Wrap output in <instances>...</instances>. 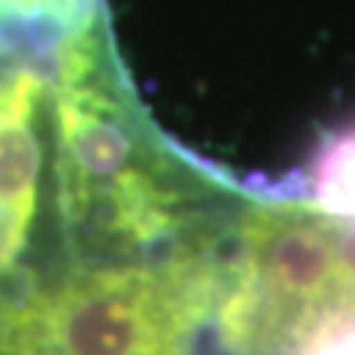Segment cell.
I'll list each match as a JSON object with an SVG mask.
<instances>
[{"instance_id":"6","label":"cell","mask_w":355,"mask_h":355,"mask_svg":"<svg viewBox=\"0 0 355 355\" xmlns=\"http://www.w3.org/2000/svg\"><path fill=\"white\" fill-rule=\"evenodd\" d=\"M302 187L311 210L355 222V121L326 133L308 160Z\"/></svg>"},{"instance_id":"5","label":"cell","mask_w":355,"mask_h":355,"mask_svg":"<svg viewBox=\"0 0 355 355\" xmlns=\"http://www.w3.org/2000/svg\"><path fill=\"white\" fill-rule=\"evenodd\" d=\"M101 9L104 0H0V51H48Z\"/></svg>"},{"instance_id":"3","label":"cell","mask_w":355,"mask_h":355,"mask_svg":"<svg viewBox=\"0 0 355 355\" xmlns=\"http://www.w3.org/2000/svg\"><path fill=\"white\" fill-rule=\"evenodd\" d=\"M340 219L308 205H254L237 222L216 323L234 355L299 352L343 308L355 282L340 254Z\"/></svg>"},{"instance_id":"4","label":"cell","mask_w":355,"mask_h":355,"mask_svg":"<svg viewBox=\"0 0 355 355\" xmlns=\"http://www.w3.org/2000/svg\"><path fill=\"white\" fill-rule=\"evenodd\" d=\"M57 53L60 48L0 65V272L21 258L36 216L44 107L51 104Z\"/></svg>"},{"instance_id":"1","label":"cell","mask_w":355,"mask_h":355,"mask_svg":"<svg viewBox=\"0 0 355 355\" xmlns=\"http://www.w3.org/2000/svg\"><path fill=\"white\" fill-rule=\"evenodd\" d=\"M51 113L60 205L74 240L148 249L187 228L193 196L133 101L107 9L60 44Z\"/></svg>"},{"instance_id":"2","label":"cell","mask_w":355,"mask_h":355,"mask_svg":"<svg viewBox=\"0 0 355 355\" xmlns=\"http://www.w3.org/2000/svg\"><path fill=\"white\" fill-rule=\"evenodd\" d=\"M219 287V266L193 246L160 263L86 266L0 299V355H190Z\"/></svg>"},{"instance_id":"7","label":"cell","mask_w":355,"mask_h":355,"mask_svg":"<svg viewBox=\"0 0 355 355\" xmlns=\"http://www.w3.org/2000/svg\"><path fill=\"white\" fill-rule=\"evenodd\" d=\"M302 355H355V305L340 311L317 329V335L311 338L302 349Z\"/></svg>"}]
</instances>
